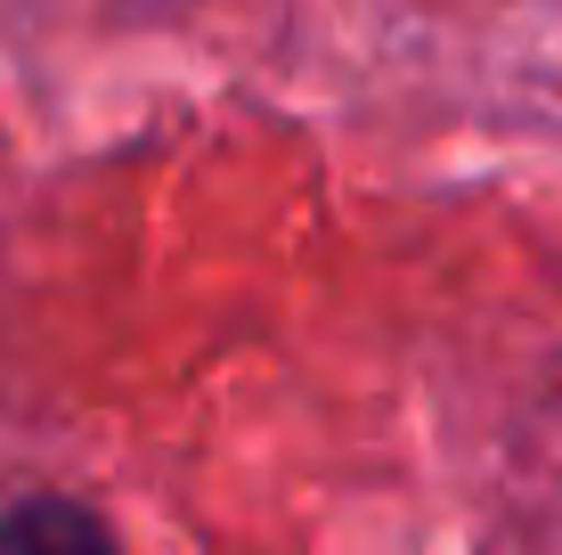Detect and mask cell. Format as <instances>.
<instances>
[{
    "label": "cell",
    "instance_id": "1",
    "mask_svg": "<svg viewBox=\"0 0 562 555\" xmlns=\"http://www.w3.org/2000/svg\"><path fill=\"white\" fill-rule=\"evenodd\" d=\"M0 555H114V540L82 499L42 490V499H16L0 514Z\"/></svg>",
    "mask_w": 562,
    "mask_h": 555
}]
</instances>
